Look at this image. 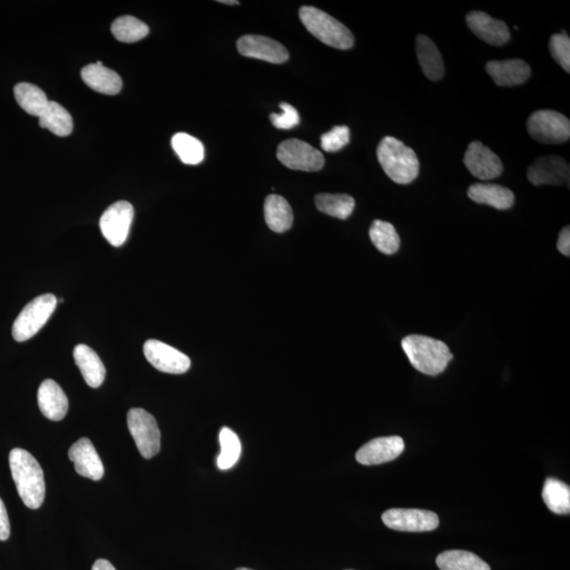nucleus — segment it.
Here are the masks:
<instances>
[{"mask_svg":"<svg viewBox=\"0 0 570 570\" xmlns=\"http://www.w3.org/2000/svg\"><path fill=\"white\" fill-rule=\"evenodd\" d=\"M402 347L414 369L426 375H440L453 358L450 349L445 343L425 335L405 337Z\"/></svg>","mask_w":570,"mask_h":570,"instance_id":"f03ea898","label":"nucleus"},{"mask_svg":"<svg viewBox=\"0 0 570 570\" xmlns=\"http://www.w3.org/2000/svg\"><path fill=\"white\" fill-rule=\"evenodd\" d=\"M134 210L131 203L119 201L106 209L100 220L101 234L115 248L123 246L133 221Z\"/></svg>","mask_w":570,"mask_h":570,"instance_id":"1a4fd4ad","label":"nucleus"},{"mask_svg":"<svg viewBox=\"0 0 570 570\" xmlns=\"http://www.w3.org/2000/svg\"><path fill=\"white\" fill-rule=\"evenodd\" d=\"M15 94L18 105L33 117L39 118L50 101L40 88L29 83L17 84L15 88Z\"/></svg>","mask_w":570,"mask_h":570,"instance_id":"cd10ccee","label":"nucleus"},{"mask_svg":"<svg viewBox=\"0 0 570 570\" xmlns=\"http://www.w3.org/2000/svg\"><path fill=\"white\" fill-rule=\"evenodd\" d=\"M531 137L543 144H561L570 138L569 119L554 111L533 112L527 121Z\"/></svg>","mask_w":570,"mask_h":570,"instance_id":"0eeeda50","label":"nucleus"},{"mask_svg":"<svg viewBox=\"0 0 570 570\" xmlns=\"http://www.w3.org/2000/svg\"><path fill=\"white\" fill-rule=\"evenodd\" d=\"M315 203L319 212L341 220L348 219L355 208V200L345 194H321Z\"/></svg>","mask_w":570,"mask_h":570,"instance_id":"bb28decb","label":"nucleus"},{"mask_svg":"<svg viewBox=\"0 0 570 570\" xmlns=\"http://www.w3.org/2000/svg\"><path fill=\"white\" fill-rule=\"evenodd\" d=\"M236 570H253V569L241 567V568H238V569H236Z\"/></svg>","mask_w":570,"mask_h":570,"instance_id":"a19ab883","label":"nucleus"},{"mask_svg":"<svg viewBox=\"0 0 570 570\" xmlns=\"http://www.w3.org/2000/svg\"><path fill=\"white\" fill-rule=\"evenodd\" d=\"M281 113H271V123L280 131H290L301 123L300 113L295 108L288 103H281Z\"/></svg>","mask_w":570,"mask_h":570,"instance_id":"c9c22d12","label":"nucleus"},{"mask_svg":"<svg viewBox=\"0 0 570 570\" xmlns=\"http://www.w3.org/2000/svg\"><path fill=\"white\" fill-rule=\"evenodd\" d=\"M559 252L566 257L570 256V228L565 227L561 230L558 243H556Z\"/></svg>","mask_w":570,"mask_h":570,"instance_id":"4c0bfd02","label":"nucleus"},{"mask_svg":"<svg viewBox=\"0 0 570 570\" xmlns=\"http://www.w3.org/2000/svg\"><path fill=\"white\" fill-rule=\"evenodd\" d=\"M127 424L141 456L147 459L157 456L161 450V432L152 414L140 408L129 410Z\"/></svg>","mask_w":570,"mask_h":570,"instance_id":"423d86ee","label":"nucleus"},{"mask_svg":"<svg viewBox=\"0 0 570 570\" xmlns=\"http://www.w3.org/2000/svg\"><path fill=\"white\" fill-rule=\"evenodd\" d=\"M91 570H117L110 561L100 559L95 561Z\"/></svg>","mask_w":570,"mask_h":570,"instance_id":"58836bf2","label":"nucleus"},{"mask_svg":"<svg viewBox=\"0 0 570 570\" xmlns=\"http://www.w3.org/2000/svg\"><path fill=\"white\" fill-rule=\"evenodd\" d=\"M80 76L91 90L107 95L118 94L123 86L119 74L103 66L101 62L86 66Z\"/></svg>","mask_w":570,"mask_h":570,"instance_id":"412c9836","label":"nucleus"},{"mask_svg":"<svg viewBox=\"0 0 570 570\" xmlns=\"http://www.w3.org/2000/svg\"><path fill=\"white\" fill-rule=\"evenodd\" d=\"M69 459L80 477L92 480H100L104 477L103 461L90 438H79L74 443L69 449Z\"/></svg>","mask_w":570,"mask_h":570,"instance_id":"f3484780","label":"nucleus"},{"mask_svg":"<svg viewBox=\"0 0 570 570\" xmlns=\"http://www.w3.org/2000/svg\"><path fill=\"white\" fill-rule=\"evenodd\" d=\"M37 402L40 411L53 422L62 420L69 408V402L60 385L52 379H46L37 392Z\"/></svg>","mask_w":570,"mask_h":570,"instance_id":"6ab92c4d","label":"nucleus"},{"mask_svg":"<svg viewBox=\"0 0 570 570\" xmlns=\"http://www.w3.org/2000/svg\"><path fill=\"white\" fill-rule=\"evenodd\" d=\"M417 53L425 76L433 81L442 79L445 74L444 60L433 40L426 36H418Z\"/></svg>","mask_w":570,"mask_h":570,"instance_id":"5701e85b","label":"nucleus"},{"mask_svg":"<svg viewBox=\"0 0 570 570\" xmlns=\"http://www.w3.org/2000/svg\"><path fill=\"white\" fill-rule=\"evenodd\" d=\"M377 159L384 172L397 185H410L419 174V161L413 149L402 141L385 137L377 147Z\"/></svg>","mask_w":570,"mask_h":570,"instance_id":"7ed1b4c3","label":"nucleus"},{"mask_svg":"<svg viewBox=\"0 0 570 570\" xmlns=\"http://www.w3.org/2000/svg\"><path fill=\"white\" fill-rule=\"evenodd\" d=\"M370 239L380 253L393 255L400 247V238L391 223L375 220L370 227Z\"/></svg>","mask_w":570,"mask_h":570,"instance_id":"c756f323","label":"nucleus"},{"mask_svg":"<svg viewBox=\"0 0 570 570\" xmlns=\"http://www.w3.org/2000/svg\"><path fill=\"white\" fill-rule=\"evenodd\" d=\"M470 29L480 39L494 47L506 45L511 40V32L501 20L494 19L485 12L473 11L466 16Z\"/></svg>","mask_w":570,"mask_h":570,"instance_id":"dca6fc26","label":"nucleus"},{"mask_svg":"<svg viewBox=\"0 0 570 570\" xmlns=\"http://www.w3.org/2000/svg\"><path fill=\"white\" fill-rule=\"evenodd\" d=\"M39 125L58 137H67L73 131V120L62 105L49 101L46 110L39 115Z\"/></svg>","mask_w":570,"mask_h":570,"instance_id":"393cba45","label":"nucleus"},{"mask_svg":"<svg viewBox=\"0 0 570 570\" xmlns=\"http://www.w3.org/2000/svg\"><path fill=\"white\" fill-rule=\"evenodd\" d=\"M264 218L273 232L282 234L288 232L293 226L294 215L289 202L283 196L270 195L264 202Z\"/></svg>","mask_w":570,"mask_h":570,"instance_id":"b1692460","label":"nucleus"},{"mask_svg":"<svg viewBox=\"0 0 570 570\" xmlns=\"http://www.w3.org/2000/svg\"><path fill=\"white\" fill-rule=\"evenodd\" d=\"M219 3L224 4V5H240V3L236 2V0H220Z\"/></svg>","mask_w":570,"mask_h":570,"instance_id":"ea45409f","label":"nucleus"},{"mask_svg":"<svg viewBox=\"0 0 570 570\" xmlns=\"http://www.w3.org/2000/svg\"><path fill=\"white\" fill-rule=\"evenodd\" d=\"M221 451L216 465L220 470H228L239 460L242 451L241 442L237 434L229 428L224 427L219 436Z\"/></svg>","mask_w":570,"mask_h":570,"instance_id":"2f4dec72","label":"nucleus"},{"mask_svg":"<svg viewBox=\"0 0 570 570\" xmlns=\"http://www.w3.org/2000/svg\"><path fill=\"white\" fill-rule=\"evenodd\" d=\"M241 56L261 59L271 64H282L289 59V52L280 43L261 36H246L238 40Z\"/></svg>","mask_w":570,"mask_h":570,"instance_id":"ddd939ff","label":"nucleus"},{"mask_svg":"<svg viewBox=\"0 0 570 570\" xmlns=\"http://www.w3.org/2000/svg\"><path fill=\"white\" fill-rule=\"evenodd\" d=\"M350 142V129L347 126H335L322 135V148L327 153H336L347 146Z\"/></svg>","mask_w":570,"mask_h":570,"instance_id":"f704fd0d","label":"nucleus"},{"mask_svg":"<svg viewBox=\"0 0 570 570\" xmlns=\"http://www.w3.org/2000/svg\"><path fill=\"white\" fill-rule=\"evenodd\" d=\"M11 533L8 512L2 499H0V541L9 539Z\"/></svg>","mask_w":570,"mask_h":570,"instance_id":"e433bc0d","label":"nucleus"},{"mask_svg":"<svg viewBox=\"0 0 570 570\" xmlns=\"http://www.w3.org/2000/svg\"><path fill=\"white\" fill-rule=\"evenodd\" d=\"M144 354L148 363L155 369L168 375H183L192 365V362L185 353L154 339L145 343Z\"/></svg>","mask_w":570,"mask_h":570,"instance_id":"9b49d317","label":"nucleus"},{"mask_svg":"<svg viewBox=\"0 0 570 570\" xmlns=\"http://www.w3.org/2000/svg\"><path fill=\"white\" fill-rule=\"evenodd\" d=\"M57 305V297L52 294L37 297L36 300L26 304L13 323L12 335L16 341L24 343L37 335L49 321Z\"/></svg>","mask_w":570,"mask_h":570,"instance_id":"39448f33","label":"nucleus"},{"mask_svg":"<svg viewBox=\"0 0 570 570\" xmlns=\"http://www.w3.org/2000/svg\"><path fill=\"white\" fill-rule=\"evenodd\" d=\"M73 356L87 385L99 388L104 383L106 369L97 353L86 344H79L74 349Z\"/></svg>","mask_w":570,"mask_h":570,"instance_id":"4be33fe9","label":"nucleus"},{"mask_svg":"<svg viewBox=\"0 0 570 570\" xmlns=\"http://www.w3.org/2000/svg\"><path fill=\"white\" fill-rule=\"evenodd\" d=\"M382 519L386 527L397 532H432L439 525L437 513L422 509H390L383 514Z\"/></svg>","mask_w":570,"mask_h":570,"instance_id":"9d476101","label":"nucleus"},{"mask_svg":"<svg viewBox=\"0 0 570 570\" xmlns=\"http://www.w3.org/2000/svg\"><path fill=\"white\" fill-rule=\"evenodd\" d=\"M300 17L311 36L323 44L339 50H349L354 46L352 32L328 13L314 6L304 5L300 10Z\"/></svg>","mask_w":570,"mask_h":570,"instance_id":"20e7f679","label":"nucleus"},{"mask_svg":"<svg viewBox=\"0 0 570 570\" xmlns=\"http://www.w3.org/2000/svg\"><path fill=\"white\" fill-rule=\"evenodd\" d=\"M543 500L549 511L556 514H568L570 512V488L563 481L549 478L543 488Z\"/></svg>","mask_w":570,"mask_h":570,"instance_id":"c85d7f7f","label":"nucleus"},{"mask_svg":"<svg viewBox=\"0 0 570 570\" xmlns=\"http://www.w3.org/2000/svg\"><path fill=\"white\" fill-rule=\"evenodd\" d=\"M527 178L534 186L562 185L569 181V165L561 157L547 155L534 161L528 168Z\"/></svg>","mask_w":570,"mask_h":570,"instance_id":"4468645a","label":"nucleus"},{"mask_svg":"<svg viewBox=\"0 0 570 570\" xmlns=\"http://www.w3.org/2000/svg\"><path fill=\"white\" fill-rule=\"evenodd\" d=\"M277 158L293 171L319 172L324 165L322 153L309 142L298 139L282 142L277 149Z\"/></svg>","mask_w":570,"mask_h":570,"instance_id":"6e6552de","label":"nucleus"},{"mask_svg":"<svg viewBox=\"0 0 570 570\" xmlns=\"http://www.w3.org/2000/svg\"><path fill=\"white\" fill-rule=\"evenodd\" d=\"M468 196L478 205L490 206L499 210L512 208L515 199L511 189L492 183L471 185L468 189Z\"/></svg>","mask_w":570,"mask_h":570,"instance_id":"aec40b11","label":"nucleus"},{"mask_svg":"<svg viewBox=\"0 0 570 570\" xmlns=\"http://www.w3.org/2000/svg\"><path fill=\"white\" fill-rule=\"evenodd\" d=\"M549 51L556 63L567 73L570 71V39L563 31L561 34H554L549 40Z\"/></svg>","mask_w":570,"mask_h":570,"instance_id":"72a5a7b5","label":"nucleus"},{"mask_svg":"<svg viewBox=\"0 0 570 570\" xmlns=\"http://www.w3.org/2000/svg\"><path fill=\"white\" fill-rule=\"evenodd\" d=\"M405 450L404 439L399 437L377 438L364 445L356 453L358 463L375 466L397 459Z\"/></svg>","mask_w":570,"mask_h":570,"instance_id":"2eb2a0df","label":"nucleus"},{"mask_svg":"<svg viewBox=\"0 0 570 570\" xmlns=\"http://www.w3.org/2000/svg\"><path fill=\"white\" fill-rule=\"evenodd\" d=\"M486 71L500 87L524 84L532 76V68L522 59L492 60L487 63Z\"/></svg>","mask_w":570,"mask_h":570,"instance_id":"a211bd4d","label":"nucleus"},{"mask_svg":"<svg viewBox=\"0 0 570 570\" xmlns=\"http://www.w3.org/2000/svg\"><path fill=\"white\" fill-rule=\"evenodd\" d=\"M111 32L115 38L121 43H137L146 37L149 33L148 26L133 16H121L114 20Z\"/></svg>","mask_w":570,"mask_h":570,"instance_id":"473e14b6","label":"nucleus"},{"mask_svg":"<svg viewBox=\"0 0 570 570\" xmlns=\"http://www.w3.org/2000/svg\"><path fill=\"white\" fill-rule=\"evenodd\" d=\"M440 570H491L479 555L466 551H447L437 559Z\"/></svg>","mask_w":570,"mask_h":570,"instance_id":"a878e982","label":"nucleus"},{"mask_svg":"<svg viewBox=\"0 0 570 570\" xmlns=\"http://www.w3.org/2000/svg\"><path fill=\"white\" fill-rule=\"evenodd\" d=\"M174 151L187 165H198L205 159V147L202 142L187 133H176L172 139Z\"/></svg>","mask_w":570,"mask_h":570,"instance_id":"7c9ffc66","label":"nucleus"},{"mask_svg":"<svg viewBox=\"0 0 570 570\" xmlns=\"http://www.w3.org/2000/svg\"><path fill=\"white\" fill-rule=\"evenodd\" d=\"M9 463L20 499L26 507L38 509L43 505L46 494L42 467L31 453L20 448L10 452Z\"/></svg>","mask_w":570,"mask_h":570,"instance_id":"f257e3e1","label":"nucleus"},{"mask_svg":"<svg viewBox=\"0 0 570 570\" xmlns=\"http://www.w3.org/2000/svg\"><path fill=\"white\" fill-rule=\"evenodd\" d=\"M464 163L468 171L481 181L497 179L503 173V163L499 155L479 141L468 146Z\"/></svg>","mask_w":570,"mask_h":570,"instance_id":"f8f14e48","label":"nucleus"}]
</instances>
